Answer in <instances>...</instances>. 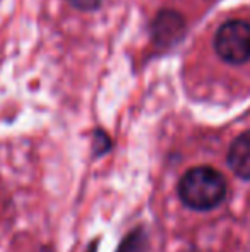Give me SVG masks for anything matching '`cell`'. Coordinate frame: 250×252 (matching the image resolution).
Listing matches in <instances>:
<instances>
[{
    "label": "cell",
    "instance_id": "obj_1",
    "mask_svg": "<svg viewBox=\"0 0 250 252\" xmlns=\"http://www.w3.org/2000/svg\"><path fill=\"white\" fill-rule=\"evenodd\" d=\"M178 197L194 211H211L224 202L228 182L220 170L200 165L187 170L178 182Z\"/></svg>",
    "mask_w": 250,
    "mask_h": 252
},
{
    "label": "cell",
    "instance_id": "obj_2",
    "mask_svg": "<svg viewBox=\"0 0 250 252\" xmlns=\"http://www.w3.org/2000/svg\"><path fill=\"white\" fill-rule=\"evenodd\" d=\"M214 50L228 63L240 65L250 60V23L233 19L224 23L214 36Z\"/></svg>",
    "mask_w": 250,
    "mask_h": 252
},
{
    "label": "cell",
    "instance_id": "obj_3",
    "mask_svg": "<svg viewBox=\"0 0 250 252\" xmlns=\"http://www.w3.org/2000/svg\"><path fill=\"white\" fill-rule=\"evenodd\" d=\"M228 166L237 177L250 180V130L240 134L228 150Z\"/></svg>",
    "mask_w": 250,
    "mask_h": 252
},
{
    "label": "cell",
    "instance_id": "obj_4",
    "mask_svg": "<svg viewBox=\"0 0 250 252\" xmlns=\"http://www.w3.org/2000/svg\"><path fill=\"white\" fill-rule=\"evenodd\" d=\"M154 30H156V40L160 43L163 45L175 43L182 36L184 19L175 12H165L158 17L156 24H154Z\"/></svg>",
    "mask_w": 250,
    "mask_h": 252
},
{
    "label": "cell",
    "instance_id": "obj_5",
    "mask_svg": "<svg viewBox=\"0 0 250 252\" xmlns=\"http://www.w3.org/2000/svg\"><path fill=\"white\" fill-rule=\"evenodd\" d=\"M120 252H144V239L140 233H132L125 244L122 246Z\"/></svg>",
    "mask_w": 250,
    "mask_h": 252
},
{
    "label": "cell",
    "instance_id": "obj_6",
    "mask_svg": "<svg viewBox=\"0 0 250 252\" xmlns=\"http://www.w3.org/2000/svg\"><path fill=\"white\" fill-rule=\"evenodd\" d=\"M69 2L79 10H94L101 5L103 0H69Z\"/></svg>",
    "mask_w": 250,
    "mask_h": 252
},
{
    "label": "cell",
    "instance_id": "obj_7",
    "mask_svg": "<svg viewBox=\"0 0 250 252\" xmlns=\"http://www.w3.org/2000/svg\"><path fill=\"white\" fill-rule=\"evenodd\" d=\"M89 252H93V249H91V251H89Z\"/></svg>",
    "mask_w": 250,
    "mask_h": 252
}]
</instances>
